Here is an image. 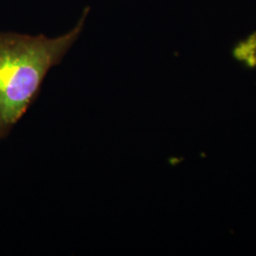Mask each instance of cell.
<instances>
[{"label":"cell","instance_id":"obj_1","mask_svg":"<svg viewBox=\"0 0 256 256\" xmlns=\"http://www.w3.org/2000/svg\"><path fill=\"white\" fill-rule=\"evenodd\" d=\"M88 10L72 30L54 38L0 32V140L9 136L36 100L46 74L78 40Z\"/></svg>","mask_w":256,"mask_h":256}]
</instances>
